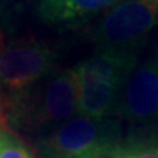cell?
<instances>
[{"mask_svg":"<svg viewBox=\"0 0 158 158\" xmlns=\"http://www.w3.org/2000/svg\"><path fill=\"white\" fill-rule=\"evenodd\" d=\"M123 0H41L37 12L47 23H73L108 10Z\"/></svg>","mask_w":158,"mask_h":158,"instance_id":"52a82bcc","label":"cell"},{"mask_svg":"<svg viewBox=\"0 0 158 158\" xmlns=\"http://www.w3.org/2000/svg\"><path fill=\"white\" fill-rule=\"evenodd\" d=\"M5 29H3V25H2V22H0V53H2V50L5 48Z\"/></svg>","mask_w":158,"mask_h":158,"instance_id":"30bf717a","label":"cell"},{"mask_svg":"<svg viewBox=\"0 0 158 158\" xmlns=\"http://www.w3.org/2000/svg\"><path fill=\"white\" fill-rule=\"evenodd\" d=\"M114 158H158V132L136 133L126 138Z\"/></svg>","mask_w":158,"mask_h":158,"instance_id":"ba28073f","label":"cell"},{"mask_svg":"<svg viewBox=\"0 0 158 158\" xmlns=\"http://www.w3.org/2000/svg\"><path fill=\"white\" fill-rule=\"evenodd\" d=\"M78 116V88L75 69L51 73L9 108L5 122L29 129H44Z\"/></svg>","mask_w":158,"mask_h":158,"instance_id":"277c9868","label":"cell"},{"mask_svg":"<svg viewBox=\"0 0 158 158\" xmlns=\"http://www.w3.org/2000/svg\"><path fill=\"white\" fill-rule=\"evenodd\" d=\"M57 54L37 38L13 40L0 53V114L6 113L34 86L56 72Z\"/></svg>","mask_w":158,"mask_h":158,"instance_id":"3957f363","label":"cell"},{"mask_svg":"<svg viewBox=\"0 0 158 158\" xmlns=\"http://www.w3.org/2000/svg\"><path fill=\"white\" fill-rule=\"evenodd\" d=\"M0 158H34L29 148L19 138L0 129Z\"/></svg>","mask_w":158,"mask_h":158,"instance_id":"9c48e42d","label":"cell"},{"mask_svg":"<svg viewBox=\"0 0 158 158\" xmlns=\"http://www.w3.org/2000/svg\"><path fill=\"white\" fill-rule=\"evenodd\" d=\"M158 25V0H123L106 10L94 29L98 50L135 53Z\"/></svg>","mask_w":158,"mask_h":158,"instance_id":"5b68a950","label":"cell"},{"mask_svg":"<svg viewBox=\"0 0 158 158\" xmlns=\"http://www.w3.org/2000/svg\"><path fill=\"white\" fill-rule=\"evenodd\" d=\"M120 124L110 118L75 116L37 143L41 158H114L123 143Z\"/></svg>","mask_w":158,"mask_h":158,"instance_id":"7a4b0ae2","label":"cell"},{"mask_svg":"<svg viewBox=\"0 0 158 158\" xmlns=\"http://www.w3.org/2000/svg\"><path fill=\"white\" fill-rule=\"evenodd\" d=\"M138 54L98 50L75 69L78 88V114L91 118L117 116L123 89Z\"/></svg>","mask_w":158,"mask_h":158,"instance_id":"6da1fadb","label":"cell"},{"mask_svg":"<svg viewBox=\"0 0 158 158\" xmlns=\"http://www.w3.org/2000/svg\"><path fill=\"white\" fill-rule=\"evenodd\" d=\"M117 116L135 124H158V48L132 70Z\"/></svg>","mask_w":158,"mask_h":158,"instance_id":"8992f818","label":"cell"}]
</instances>
